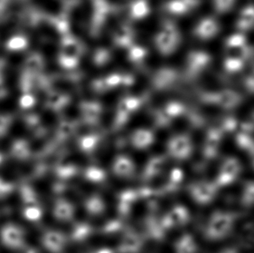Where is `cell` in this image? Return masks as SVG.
Listing matches in <instances>:
<instances>
[{
  "label": "cell",
  "instance_id": "obj_1",
  "mask_svg": "<svg viewBox=\"0 0 254 253\" xmlns=\"http://www.w3.org/2000/svg\"><path fill=\"white\" fill-rule=\"evenodd\" d=\"M234 225V216L230 212H218L211 216L206 235L211 240H220L230 233Z\"/></svg>",
  "mask_w": 254,
  "mask_h": 253
},
{
  "label": "cell",
  "instance_id": "obj_2",
  "mask_svg": "<svg viewBox=\"0 0 254 253\" xmlns=\"http://www.w3.org/2000/svg\"><path fill=\"white\" fill-rule=\"evenodd\" d=\"M156 44L159 50L165 54H169L175 50L178 44V35L173 24H166L163 31L157 36Z\"/></svg>",
  "mask_w": 254,
  "mask_h": 253
},
{
  "label": "cell",
  "instance_id": "obj_3",
  "mask_svg": "<svg viewBox=\"0 0 254 253\" xmlns=\"http://www.w3.org/2000/svg\"><path fill=\"white\" fill-rule=\"evenodd\" d=\"M1 240L9 248L20 247L24 241V232L20 227L9 224L1 230Z\"/></svg>",
  "mask_w": 254,
  "mask_h": 253
},
{
  "label": "cell",
  "instance_id": "obj_4",
  "mask_svg": "<svg viewBox=\"0 0 254 253\" xmlns=\"http://www.w3.org/2000/svg\"><path fill=\"white\" fill-rule=\"evenodd\" d=\"M169 153L173 157L176 159H185L189 157L191 153L192 146L189 137L185 135L175 136L170 140L169 143Z\"/></svg>",
  "mask_w": 254,
  "mask_h": 253
},
{
  "label": "cell",
  "instance_id": "obj_5",
  "mask_svg": "<svg viewBox=\"0 0 254 253\" xmlns=\"http://www.w3.org/2000/svg\"><path fill=\"white\" fill-rule=\"evenodd\" d=\"M192 195L196 201L199 203H207L213 199L216 193V189L207 182L196 183L192 189Z\"/></svg>",
  "mask_w": 254,
  "mask_h": 253
},
{
  "label": "cell",
  "instance_id": "obj_6",
  "mask_svg": "<svg viewBox=\"0 0 254 253\" xmlns=\"http://www.w3.org/2000/svg\"><path fill=\"white\" fill-rule=\"evenodd\" d=\"M241 172V166L235 159H228L224 162L220 171V179L221 183H229L237 178Z\"/></svg>",
  "mask_w": 254,
  "mask_h": 253
},
{
  "label": "cell",
  "instance_id": "obj_7",
  "mask_svg": "<svg viewBox=\"0 0 254 253\" xmlns=\"http://www.w3.org/2000/svg\"><path fill=\"white\" fill-rule=\"evenodd\" d=\"M219 31V24L213 18L203 19L196 28V35L201 39H209Z\"/></svg>",
  "mask_w": 254,
  "mask_h": 253
},
{
  "label": "cell",
  "instance_id": "obj_8",
  "mask_svg": "<svg viewBox=\"0 0 254 253\" xmlns=\"http://www.w3.org/2000/svg\"><path fill=\"white\" fill-rule=\"evenodd\" d=\"M44 243L49 250L58 252L61 250L64 247V240L60 233H58L57 232H50L45 235Z\"/></svg>",
  "mask_w": 254,
  "mask_h": 253
},
{
  "label": "cell",
  "instance_id": "obj_9",
  "mask_svg": "<svg viewBox=\"0 0 254 253\" xmlns=\"http://www.w3.org/2000/svg\"><path fill=\"white\" fill-rule=\"evenodd\" d=\"M44 67V59L38 53H32L25 61V72L35 75Z\"/></svg>",
  "mask_w": 254,
  "mask_h": 253
},
{
  "label": "cell",
  "instance_id": "obj_10",
  "mask_svg": "<svg viewBox=\"0 0 254 253\" xmlns=\"http://www.w3.org/2000/svg\"><path fill=\"white\" fill-rule=\"evenodd\" d=\"M116 174L120 176H129L134 172V165L128 158L119 157L115 162L114 167Z\"/></svg>",
  "mask_w": 254,
  "mask_h": 253
},
{
  "label": "cell",
  "instance_id": "obj_11",
  "mask_svg": "<svg viewBox=\"0 0 254 253\" xmlns=\"http://www.w3.org/2000/svg\"><path fill=\"white\" fill-rule=\"evenodd\" d=\"M153 135L147 130H140L133 134V144L136 147H147L152 143Z\"/></svg>",
  "mask_w": 254,
  "mask_h": 253
},
{
  "label": "cell",
  "instance_id": "obj_12",
  "mask_svg": "<svg viewBox=\"0 0 254 253\" xmlns=\"http://www.w3.org/2000/svg\"><path fill=\"white\" fill-rule=\"evenodd\" d=\"M241 19L239 22V27L241 29H249L254 25V7L246 8L241 13Z\"/></svg>",
  "mask_w": 254,
  "mask_h": 253
},
{
  "label": "cell",
  "instance_id": "obj_13",
  "mask_svg": "<svg viewBox=\"0 0 254 253\" xmlns=\"http://www.w3.org/2000/svg\"><path fill=\"white\" fill-rule=\"evenodd\" d=\"M27 45V38L24 36H15L7 42L6 48L11 52H17L26 48Z\"/></svg>",
  "mask_w": 254,
  "mask_h": 253
},
{
  "label": "cell",
  "instance_id": "obj_14",
  "mask_svg": "<svg viewBox=\"0 0 254 253\" xmlns=\"http://www.w3.org/2000/svg\"><path fill=\"white\" fill-rule=\"evenodd\" d=\"M131 11H132L134 17H136V18H141L143 16H146L148 12L147 2L144 0L135 1L132 6Z\"/></svg>",
  "mask_w": 254,
  "mask_h": 253
},
{
  "label": "cell",
  "instance_id": "obj_15",
  "mask_svg": "<svg viewBox=\"0 0 254 253\" xmlns=\"http://www.w3.org/2000/svg\"><path fill=\"white\" fill-rule=\"evenodd\" d=\"M72 207L67 204L66 202H59L57 204L55 213L58 218L60 219H67L72 214Z\"/></svg>",
  "mask_w": 254,
  "mask_h": 253
},
{
  "label": "cell",
  "instance_id": "obj_16",
  "mask_svg": "<svg viewBox=\"0 0 254 253\" xmlns=\"http://www.w3.org/2000/svg\"><path fill=\"white\" fill-rule=\"evenodd\" d=\"M236 0H214V5L218 12L224 13L234 6Z\"/></svg>",
  "mask_w": 254,
  "mask_h": 253
},
{
  "label": "cell",
  "instance_id": "obj_17",
  "mask_svg": "<svg viewBox=\"0 0 254 253\" xmlns=\"http://www.w3.org/2000/svg\"><path fill=\"white\" fill-rule=\"evenodd\" d=\"M64 102V97L59 95L58 93H53L51 96H49L48 105L49 106L57 107L59 106L61 103Z\"/></svg>",
  "mask_w": 254,
  "mask_h": 253
},
{
  "label": "cell",
  "instance_id": "obj_18",
  "mask_svg": "<svg viewBox=\"0 0 254 253\" xmlns=\"http://www.w3.org/2000/svg\"><path fill=\"white\" fill-rule=\"evenodd\" d=\"M34 103V97L31 96L30 93H25L24 96L21 97V106L24 107V108H29V107H31V105H33Z\"/></svg>",
  "mask_w": 254,
  "mask_h": 253
},
{
  "label": "cell",
  "instance_id": "obj_19",
  "mask_svg": "<svg viewBox=\"0 0 254 253\" xmlns=\"http://www.w3.org/2000/svg\"><path fill=\"white\" fill-rule=\"evenodd\" d=\"M242 63H241V60H237V59H229L227 62V68H229L230 70H238L239 68H241Z\"/></svg>",
  "mask_w": 254,
  "mask_h": 253
},
{
  "label": "cell",
  "instance_id": "obj_20",
  "mask_svg": "<svg viewBox=\"0 0 254 253\" xmlns=\"http://www.w3.org/2000/svg\"><path fill=\"white\" fill-rule=\"evenodd\" d=\"M9 121H10L9 117H7V116H0V133L3 132V130L5 129V127L9 124Z\"/></svg>",
  "mask_w": 254,
  "mask_h": 253
},
{
  "label": "cell",
  "instance_id": "obj_21",
  "mask_svg": "<svg viewBox=\"0 0 254 253\" xmlns=\"http://www.w3.org/2000/svg\"><path fill=\"white\" fill-rule=\"evenodd\" d=\"M244 41V38H242L241 36H235L231 38L229 41V45L231 46H239L242 44V42Z\"/></svg>",
  "mask_w": 254,
  "mask_h": 253
},
{
  "label": "cell",
  "instance_id": "obj_22",
  "mask_svg": "<svg viewBox=\"0 0 254 253\" xmlns=\"http://www.w3.org/2000/svg\"><path fill=\"white\" fill-rule=\"evenodd\" d=\"M144 52L141 49H135L134 52H132L131 58L133 59H140L139 58H142Z\"/></svg>",
  "mask_w": 254,
  "mask_h": 253
}]
</instances>
